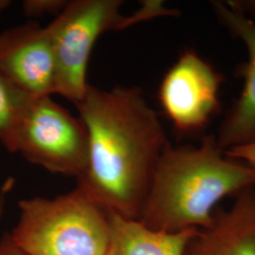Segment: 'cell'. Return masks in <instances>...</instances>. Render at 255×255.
<instances>
[{"mask_svg":"<svg viewBox=\"0 0 255 255\" xmlns=\"http://www.w3.org/2000/svg\"><path fill=\"white\" fill-rule=\"evenodd\" d=\"M75 106L88 135L87 163L77 187L110 214L138 219L170 143L159 115L138 86L106 90L89 83Z\"/></svg>","mask_w":255,"mask_h":255,"instance_id":"obj_1","label":"cell"},{"mask_svg":"<svg viewBox=\"0 0 255 255\" xmlns=\"http://www.w3.org/2000/svg\"><path fill=\"white\" fill-rule=\"evenodd\" d=\"M255 187V170L227 157L215 133L198 146L170 143L155 168L138 220L164 233L209 226L223 199Z\"/></svg>","mask_w":255,"mask_h":255,"instance_id":"obj_2","label":"cell"},{"mask_svg":"<svg viewBox=\"0 0 255 255\" xmlns=\"http://www.w3.org/2000/svg\"><path fill=\"white\" fill-rule=\"evenodd\" d=\"M19 217L9 232L28 255H105L109 213L76 187L54 198L18 202Z\"/></svg>","mask_w":255,"mask_h":255,"instance_id":"obj_3","label":"cell"},{"mask_svg":"<svg viewBox=\"0 0 255 255\" xmlns=\"http://www.w3.org/2000/svg\"><path fill=\"white\" fill-rule=\"evenodd\" d=\"M121 0H70L46 27L55 61V94L74 105L87 90L92 49L103 33L132 27Z\"/></svg>","mask_w":255,"mask_h":255,"instance_id":"obj_4","label":"cell"},{"mask_svg":"<svg viewBox=\"0 0 255 255\" xmlns=\"http://www.w3.org/2000/svg\"><path fill=\"white\" fill-rule=\"evenodd\" d=\"M13 153L48 172L78 179L87 163V131L82 119L50 96L33 98L20 120Z\"/></svg>","mask_w":255,"mask_h":255,"instance_id":"obj_5","label":"cell"},{"mask_svg":"<svg viewBox=\"0 0 255 255\" xmlns=\"http://www.w3.org/2000/svg\"><path fill=\"white\" fill-rule=\"evenodd\" d=\"M223 75L195 48H186L165 72L158 91L164 115L180 136L203 132L221 111Z\"/></svg>","mask_w":255,"mask_h":255,"instance_id":"obj_6","label":"cell"},{"mask_svg":"<svg viewBox=\"0 0 255 255\" xmlns=\"http://www.w3.org/2000/svg\"><path fill=\"white\" fill-rule=\"evenodd\" d=\"M0 74L31 98L54 95V54L46 27L28 21L0 32Z\"/></svg>","mask_w":255,"mask_h":255,"instance_id":"obj_7","label":"cell"},{"mask_svg":"<svg viewBox=\"0 0 255 255\" xmlns=\"http://www.w3.org/2000/svg\"><path fill=\"white\" fill-rule=\"evenodd\" d=\"M219 24L243 43L248 60L239 65L237 73L243 78V87L215 133L224 150L255 140V24L230 7L226 1H211Z\"/></svg>","mask_w":255,"mask_h":255,"instance_id":"obj_8","label":"cell"},{"mask_svg":"<svg viewBox=\"0 0 255 255\" xmlns=\"http://www.w3.org/2000/svg\"><path fill=\"white\" fill-rule=\"evenodd\" d=\"M184 255H255V187L238 193L228 209L216 210L209 226L194 233Z\"/></svg>","mask_w":255,"mask_h":255,"instance_id":"obj_9","label":"cell"},{"mask_svg":"<svg viewBox=\"0 0 255 255\" xmlns=\"http://www.w3.org/2000/svg\"><path fill=\"white\" fill-rule=\"evenodd\" d=\"M110 240L105 255H184L197 230L164 233L147 228L138 219L110 214Z\"/></svg>","mask_w":255,"mask_h":255,"instance_id":"obj_10","label":"cell"},{"mask_svg":"<svg viewBox=\"0 0 255 255\" xmlns=\"http://www.w3.org/2000/svg\"><path fill=\"white\" fill-rule=\"evenodd\" d=\"M31 99L0 74V144L9 152L13 153L16 130Z\"/></svg>","mask_w":255,"mask_h":255,"instance_id":"obj_11","label":"cell"},{"mask_svg":"<svg viewBox=\"0 0 255 255\" xmlns=\"http://www.w3.org/2000/svg\"><path fill=\"white\" fill-rule=\"evenodd\" d=\"M66 3V0H25L22 8L27 18H38L46 14H59Z\"/></svg>","mask_w":255,"mask_h":255,"instance_id":"obj_12","label":"cell"},{"mask_svg":"<svg viewBox=\"0 0 255 255\" xmlns=\"http://www.w3.org/2000/svg\"><path fill=\"white\" fill-rule=\"evenodd\" d=\"M224 153L229 158L247 164L255 170V140L244 145L230 147L224 150Z\"/></svg>","mask_w":255,"mask_h":255,"instance_id":"obj_13","label":"cell"},{"mask_svg":"<svg viewBox=\"0 0 255 255\" xmlns=\"http://www.w3.org/2000/svg\"><path fill=\"white\" fill-rule=\"evenodd\" d=\"M229 6L245 15L255 24V0H228Z\"/></svg>","mask_w":255,"mask_h":255,"instance_id":"obj_14","label":"cell"},{"mask_svg":"<svg viewBox=\"0 0 255 255\" xmlns=\"http://www.w3.org/2000/svg\"><path fill=\"white\" fill-rule=\"evenodd\" d=\"M0 255H28L13 241L9 233H5L0 239Z\"/></svg>","mask_w":255,"mask_h":255,"instance_id":"obj_15","label":"cell"},{"mask_svg":"<svg viewBox=\"0 0 255 255\" xmlns=\"http://www.w3.org/2000/svg\"><path fill=\"white\" fill-rule=\"evenodd\" d=\"M13 185H14V180L12 178H9L1 186V189H0V219L3 217V214L5 212L7 197L11 191Z\"/></svg>","mask_w":255,"mask_h":255,"instance_id":"obj_16","label":"cell"},{"mask_svg":"<svg viewBox=\"0 0 255 255\" xmlns=\"http://www.w3.org/2000/svg\"><path fill=\"white\" fill-rule=\"evenodd\" d=\"M10 0H0V13L4 12L11 5Z\"/></svg>","mask_w":255,"mask_h":255,"instance_id":"obj_17","label":"cell"}]
</instances>
